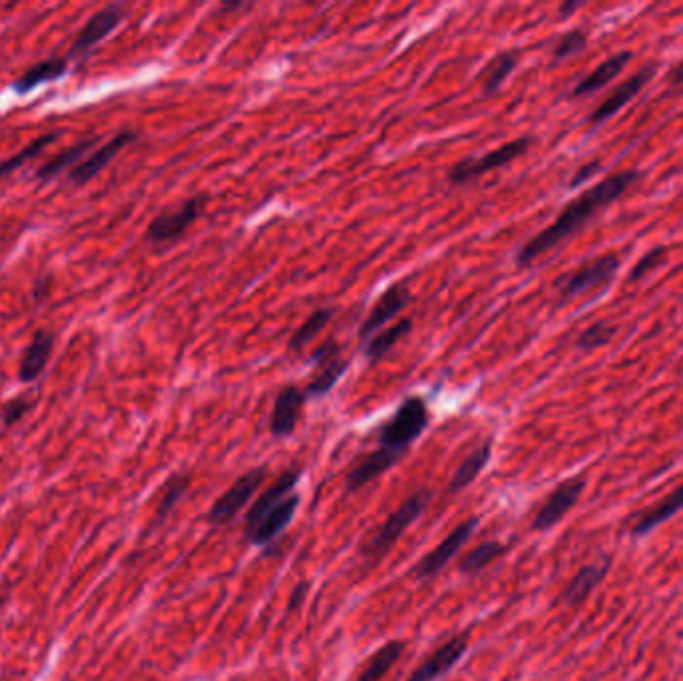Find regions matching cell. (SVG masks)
<instances>
[{
    "mask_svg": "<svg viewBox=\"0 0 683 681\" xmlns=\"http://www.w3.org/2000/svg\"><path fill=\"white\" fill-rule=\"evenodd\" d=\"M30 408H32V402L26 396H16V398H10L8 402H4L0 406L2 428H10V426L18 424L28 414Z\"/></svg>",
    "mask_w": 683,
    "mask_h": 681,
    "instance_id": "8d00e7d4",
    "label": "cell"
},
{
    "mask_svg": "<svg viewBox=\"0 0 683 681\" xmlns=\"http://www.w3.org/2000/svg\"><path fill=\"white\" fill-rule=\"evenodd\" d=\"M584 488H586V482L582 478H572V480L562 482L544 502L540 512L536 514L532 528L536 532H546L554 528L576 506V502L584 494Z\"/></svg>",
    "mask_w": 683,
    "mask_h": 681,
    "instance_id": "5bb4252c",
    "label": "cell"
},
{
    "mask_svg": "<svg viewBox=\"0 0 683 681\" xmlns=\"http://www.w3.org/2000/svg\"><path fill=\"white\" fill-rule=\"evenodd\" d=\"M640 178V170H622L610 174L590 190L582 192L578 198L564 206V210L548 228H544L542 232H538L522 244V248L516 252V266L528 268L546 252L570 240L574 234L584 230L600 212H604L610 204L622 198Z\"/></svg>",
    "mask_w": 683,
    "mask_h": 681,
    "instance_id": "6da1fadb",
    "label": "cell"
},
{
    "mask_svg": "<svg viewBox=\"0 0 683 681\" xmlns=\"http://www.w3.org/2000/svg\"><path fill=\"white\" fill-rule=\"evenodd\" d=\"M310 364L314 366V374L304 388L306 396L310 400H318L326 396L342 378V374L348 370V360H342L340 344L330 338L324 344H320L314 354L310 356Z\"/></svg>",
    "mask_w": 683,
    "mask_h": 681,
    "instance_id": "ba28073f",
    "label": "cell"
},
{
    "mask_svg": "<svg viewBox=\"0 0 683 681\" xmlns=\"http://www.w3.org/2000/svg\"><path fill=\"white\" fill-rule=\"evenodd\" d=\"M414 328V320L412 318H402L396 324H392L390 328L378 332L370 342L364 344V354L370 362H380L384 356L390 354V350H394Z\"/></svg>",
    "mask_w": 683,
    "mask_h": 681,
    "instance_id": "d4e9b609",
    "label": "cell"
},
{
    "mask_svg": "<svg viewBox=\"0 0 683 681\" xmlns=\"http://www.w3.org/2000/svg\"><path fill=\"white\" fill-rule=\"evenodd\" d=\"M430 408L422 396L406 398L378 430V450L402 460L430 424Z\"/></svg>",
    "mask_w": 683,
    "mask_h": 681,
    "instance_id": "7a4b0ae2",
    "label": "cell"
},
{
    "mask_svg": "<svg viewBox=\"0 0 683 681\" xmlns=\"http://www.w3.org/2000/svg\"><path fill=\"white\" fill-rule=\"evenodd\" d=\"M98 140H100L98 136H94V138H84V140H80L78 144H74V146L62 150L60 154H56L54 158L46 160V162L36 170V178L42 180V182H46V180H52L54 176H58L62 170L74 168V166L80 164L82 158L94 148V144H98Z\"/></svg>",
    "mask_w": 683,
    "mask_h": 681,
    "instance_id": "cb8c5ba5",
    "label": "cell"
},
{
    "mask_svg": "<svg viewBox=\"0 0 683 681\" xmlns=\"http://www.w3.org/2000/svg\"><path fill=\"white\" fill-rule=\"evenodd\" d=\"M508 546L502 542H484L476 546L462 562H460V572L466 576H476L482 570H486L490 564H494L502 554H506Z\"/></svg>",
    "mask_w": 683,
    "mask_h": 681,
    "instance_id": "1f68e13d",
    "label": "cell"
},
{
    "mask_svg": "<svg viewBox=\"0 0 683 681\" xmlns=\"http://www.w3.org/2000/svg\"><path fill=\"white\" fill-rule=\"evenodd\" d=\"M124 16H126L124 4H108L102 10H98L96 14H92L90 20L80 30L78 38L74 40V44L70 48V56H74V58L88 56L94 50V46H98L104 38L110 36V32H114L118 28V24L124 20Z\"/></svg>",
    "mask_w": 683,
    "mask_h": 681,
    "instance_id": "8fae6325",
    "label": "cell"
},
{
    "mask_svg": "<svg viewBox=\"0 0 683 681\" xmlns=\"http://www.w3.org/2000/svg\"><path fill=\"white\" fill-rule=\"evenodd\" d=\"M410 290L404 282H396L390 288H386V292L376 300L374 308L370 310V314L366 316L358 336L360 340L366 344L370 342L378 332H382V328L394 320L396 316H400L404 312V308L410 302Z\"/></svg>",
    "mask_w": 683,
    "mask_h": 681,
    "instance_id": "7c38bea8",
    "label": "cell"
},
{
    "mask_svg": "<svg viewBox=\"0 0 683 681\" xmlns=\"http://www.w3.org/2000/svg\"><path fill=\"white\" fill-rule=\"evenodd\" d=\"M532 148V138L530 136H522L516 140H510L498 148H494L488 154L482 156H472V158H464L460 160L450 172H448V180L450 184H468L472 180H478L480 176L498 170L502 166H508L510 162H514L516 158L524 156L528 150Z\"/></svg>",
    "mask_w": 683,
    "mask_h": 681,
    "instance_id": "5b68a950",
    "label": "cell"
},
{
    "mask_svg": "<svg viewBox=\"0 0 683 681\" xmlns=\"http://www.w3.org/2000/svg\"><path fill=\"white\" fill-rule=\"evenodd\" d=\"M138 138L136 132L132 130H124L120 134H116L112 140H108L106 144H102L100 148H96L90 156H86L80 164H76L74 168L68 170V180L76 186H84L86 182H90L96 174H100L110 162L112 158L124 150L128 144H132Z\"/></svg>",
    "mask_w": 683,
    "mask_h": 681,
    "instance_id": "9a60e30c",
    "label": "cell"
},
{
    "mask_svg": "<svg viewBox=\"0 0 683 681\" xmlns=\"http://www.w3.org/2000/svg\"><path fill=\"white\" fill-rule=\"evenodd\" d=\"M586 4L584 2H564L562 6H560V16H572L574 12H578L580 8H584Z\"/></svg>",
    "mask_w": 683,
    "mask_h": 681,
    "instance_id": "b9f144b4",
    "label": "cell"
},
{
    "mask_svg": "<svg viewBox=\"0 0 683 681\" xmlns=\"http://www.w3.org/2000/svg\"><path fill=\"white\" fill-rule=\"evenodd\" d=\"M622 260L618 254H604L596 260H590L576 270L564 274L556 280V290L562 300L578 298L582 294L606 288L618 274Z\"/></svg>",
    "mask_w": 683,
    "mask_h": 681,
    "instance_id": "277c9868",
    "label": "cell"
},
{
    "mask_svg": "<svg viewBox=\"0 0 683 681\" xmlns=\"http://www.w3.org/2000/svg\"><path fill=\"white\" fill-rule=\"evenodd\" d=\"M60 136V132H50V134H44V136H38L36 140H32L28 146H24L18 154H14V156H10V158H6L4 162H0V178H4V176H8L10 172H14V170H18V168H22L28 160H32V158H36V156H40L44 150H46V146L48 144H52L56 138Z\"/></svg>",
    "mask_w": 683,
    "mask_h": 681,
    "instance_id": "d6a6232c",
    "label": "cell"
},
{
    "mask_svg": "<svg viewBox=\"0 0 683 681\" xmlns=\"http://www.w3.org/2000/svg\"><path fill=\"white\" fill-rule=\"evenodd\" d=\"M206 202L208 198L198 194V196L184 200L174 210H164L148 224L146 240L154 246L176 244L186 234V230L194 224V220L202 214Z\"/></svg>",
    "mask_w": 683,
    "mask_h": 681,
    "instance_id": "8992f818",
    "label": "cell"
},
{
    "mask_svg": "<svg viewBox=\"0 0 683 681\" xmlns=\"http://www.w3.org/2000/svg\"><path fill=\"white\" fill-rule=\"evenodd\" d=\"M602 170V160H590V162H586L576 174H574V178H572V182H570V188H578V186H582L584 182H588L594 174H598Z\"/></svg>",
    "mask_w": 683,
    "mask_h": 681,
    "instance_id": "74e56055",
    "label": "cell"
},
{
    "mask_svg": "<svg viewBox=\"0 0 683 681\" xmlns=\"http://www.w3.org/2000/svg\"><path fill=\"white\" fill-rule=\"evenodd\" d=\"M50 286H52V278L50 276H42L36 284H34V288H32V298L38 302V300H42L46 294H50Z\"/></svg>",
    "mask_w": 683,
    "mask_h": 681,
    "instance_id": "f35d334b",
    "label": "cell"
},
{
    "mask_svg": "<svg viewBox=\"0 0 683 681\" xmlns=\"http://www.w3.org/2000/svg\"><path fill=\"white\" fill-rule=\"evenodd\" d=\"M618 332V326L606 322V320H600V322H594L590 328H586L578 340H576V346L580 350H586V352H592V350H598L606 344H610L614 340Z\"/></svg>",
    "mask_w": 683,
    "mask_h": 681,
    "instance_id": "e575fe53",
    "label": "cell"
},
{
    "mask_svg": "<svg viewBox=\"0 0 683 681\" xmlns=\"http://www.w3.org/2000/svg\"><path fill=\"white\" fill-rule=\"evenodd\" d=\"M400 460L382 452V450H374L370 456H366L360 464H356L348 474H346V490L348 492H356L360 488H364L366 484H370L372 480L380 478L384 472H388L392 466H396Z\"/></svg>",
    "mask_w": 683,
    "mask_h": 681,
    "instance_id": "44dd1931",
    "label": "cell"
},
{
    "mask_svg": "<svg viewBox=\"0 0 683 681\" xmlns=\"http://www.w3.org/2000/svg\"><path fill=\"white\" fill-rule=\"evenodd\" d=\"M492 448H494V442H492V438H488V440L482 442L476 450H472V452L466 456V460L458 466V470H456V474H454V478H452L448 490H450V492H460V490H464L466 486H470V484L482 474V470L488 466V462H490V458H492Z\"/></svg>",
    "mask_w": 683,
    "mask_h": 681,
    "instance_id": "484cf974",
    "label": "cell"
},
{
    "mask_svg": "<svg viewBox=\"0 0 683 681\" xmlns=\"http://www.w3.org/2000/svg\"><path fill=\"white\" fill-rule=\"evenodd\" d=\"M658 72V62H646L644 66H640L632 76H628L622 84H618L592 112L590 116V124L598 126L606 120H610L612 116H616L624 106H628L646 86L650 80H654Z\"/></svg>",
    "mask_w": 683,
    "mask_h": 681,
    "instance_id": "9c48e42d",
    "label": "cell"
},
{
    "mask_svg": "<svg viewBox=\"0 0 683 681\" xmlns=\"http://www.w3.org/2000/svg\"><path fill=\"white\" fill-rule=\"evenodd\" d=\"M266 478V468H254L246 474H242L208 510L206 520L212 526H224L228 522H232L244 508L246 504L252 500V496L258 492V488L262 486Z\"/></svg>",
    "mask_w": 683,
    "mask_h": 681,
    "instance_id": "52a82bcc",
    "label": "cell"
},
{
    "mask_svg": "<svg viewBox=\"0 0 683 681\" xmlns=\"http://www.w3.org/2000/svg\"><path fill=\"white\" fill-rule=\"evenodd\" d=\"M518 66V54L514 50H506L496 54L480 72V84H482V92L486 96L498 92L502 88V84L508 80V76L516 70Z\"/></svg>",
    "mask_w": 683,
    "mask_h": 681,
    "instance_id": "83f0119b",
    "label": "cell"
},
{
    "mask_svg": "<svg viewBox=\"0 0 683 681\" xmlns=\"http://www.w3.org/2000/svg\"><path fill=\"white\" fill-rule=\"evenodd\" d=\"M432 500V492L422 488L414 492L402 506L378 528V532L364 544V556L370 560H380L384 558L390 548L400 540V536L422 516V512L428 508Z\"/></svg>",
    "mask_w": 683,
    "mask_h": 681,
    "instance_id": "3957f363",
    "label": "cell"
},
{
    "mask_svg": "<svg viewBox=\"0 0 683 681\" xmlns=\"http://www.w3.org/2000/svg\"><path fill=\"white\" fill-rule=\"evenodd\" d=\"M300 504V496L292 494L284 502H280L272 512L264 516V520L246 536L254 546H268L272 544L292 522Z\"/></svg>",
    "mask_w": 683,
    "mask_h": 681,
    "instance_id": "ac0fdd59",
    "label": "cell"
},
{
    "mask_svg": "<svg viewBox=\"0 0 683 681\" xmlns=\"http://www.w3.org/2000/svg\"><path fill=\"white\" fill-rule=\"evenodd\" d=\"M590 42V36L584 28H572L568 30L566 34H562L558 38V42L554 44L552 48V60L554 62H562V60H568L576 54H580Z\"/></svg>",
    "mask_w": 683,
    "mask_h": 681,
    "instance_id": "836d02e7",
    "label": "cell"
},
{
    "mask_svg": "<svg viewBox=\"0 0 683 681\" xmlns=\"http://www.w3.org/2000/svg\"><path fill=\"white\" fill-rule=\"evenodd\" d=\"M632 56L634 54L630 50H622V52L606 58L600 66H596L588 76H584L576 84V88L572 90V96H586V94H592V92L604 88L626 68V64L632 60Z\"/></svg>",
    "mask_w": 683,
    "mask_h": 681,
    "instance_id": "ffe728a7",
    "label": "cell"
},
{
    "mask_svg": "<svg viewBox=\"0 0 683 681\" xmlns=\"http://www.w3.org/2000/svg\"><path fill=\"white\" fill-rule=\"evenodd\" d=\"M68 72V64L64 58H48L42 62H36L34 66H30L18 80H14L12 88L16 94H28L30 90L38 88L44 82H52L58 80L60 76H64Z\"/></svg>",
    "mask_w": 683,
    "mask_h": 681,
    "instance_id": "7402d4cb",
    "label": "cell"
},
{
    "mask_svg": "<svg viewBox=\"0 0 683 681\" xmlns=\"http://www.w3.org/2000/svg\"><path fill=\"white\" fill-rule=\"evenodd\" d=\"M608 574V566L604 564H594V566H586L582 568L576 578L570 582V586L564 592V602L568 606H580L588 600V596L598 588V584H602V580Z\"/></svg>",
    "mask_w": 683,
    "mask_h": 681,
    "instance_id": "4316f807",
    "label": "cell"
},
{
    "mask_svg": "<svg viewBox=\"0 0 683 681\" xmlns=\"http://www.w3.org/2000/svg\"><path fill=\"white\" fill-rule=\"evenodd\" d=\"M306 592H308V584H300V586L294 590V594H292V600H290V610H292V608H298V606L302 604V600H304Z\"/></svg>",
    "mask_w": 683,
    "mask_h": 681,
    "instance_id": "60d3db41",
    "label": "cell"
},
{
    "mask_svg": "<svg viewBox=\"0 0 683 681\" xmlns=\"http://www.w3.org/2000/svg\"><path fill=\"white\" fill-rule=\"evenodd\" d=\"M470 634L464 632L460 636H454L446 644H442L412 676L408 681H434L442 676H446L450 670L458 666V662L466 656L470 648Z\"/></svg>",
    "mask_w": 683,
    "mask_h": 681,
    "instance_id": "e0dca14e",
    "label": "cell"
},
{
    "mask_svg": "<svg viewBox=\"0 0 683 681\" xmlns=\"http://www.w3.org/2000/svg\"><path fill=\"white\" fill-rule=\"evenodd\" d=\"M683 510V484L674 490L670 496H666L660 504H656L654 508H650L646 514H642L634 528H632V536H646L652 530H656L660 524H664L666 520H670L672 516H676L678 512Z\"/></svg>",
    "mask_w": 683,
    "mask_h": 681,
    "instance_id": "603a6c76",
    "label": "cell"
},
{
    "mask_svg": "<svg viewBox=\"0 0 683 681\" xmlns=\"http://www.w3.org/2000/svg\"><path fill=\"white\" fill-rule=\"evenodd\" d=\"M52 352H54V334L50 330H36L20 358L18 380L24 384L34 382L44 372Z\"/></svg>",
    "mask_w": 683,
    "mask_h": 681,
    "instance_id": "d6986e66",
    "label": "cell"
},
{
    "mask_svg": "<svg viewBox=\"0 0 683 681\" xmlns=\"http://www.w3.org/2000/svg\"><path fill=\"white\" fill-rule=\"evenodd\" d=\"M4 606H6V596H0V612H2Z\"/></svg>",
    "mask_w": 683,
    "mask_h": 681,
    "instance_id": "7bdbcfd3",
    "label": "cell"
},
{
    "mask_svg": "<svg viewBox=\"0 0 683 681\" xmlns=\"http://www.w3.org/2000/svg\"><path fill=\"white\" fill-rule=\"evenodd\" d=\"M406 644L400 640H392L384 644L366 664L362 674L358 676V681H380L392 668L394 664L404 656Z\"/></svg>",
    "mask_w": 683,
    "mask_h": 681,
    "instance_id": "f1b7e54d",
    "label": "cell"
},
{
    "mask_svg": "<svg viewBox=\"0 0 683 681\" xmlns=\"http://www.w3.org/2000/svg\"><path fill=\"white\" fill-rule=\"evenodd\" d=\"M334 316V310L332 308H320L316 312H312L304 322L302 326L290 336L288 340V350L290 352H300L304 350L332 320Z\"/></svg>",
    "mask_w": 683,
    "mask_h": 681,
    "instance_id": "f546056e",
    "label": "cell"
},
{
    "mask_svg": "<svg viewBox=\"0 0 683 681\" xmlns=\"http://www.w3.org/2000/svg\"><path fill=\"white\" fill-rule=\"evenodd\" d=\"M478 524L480 520L474 516V518L464 520L460 526H456L440 546H436L428 556H424L414 566V578L424 582V580L438 576L446 568V564L468 544L470 536L478 530Z\"/></svg>",
    "mask_w": 683,
    "mask_h": 681,
    "instance_id": "30bf717a",
    "label": "cell"
},
{
    "mask_svg": "<svg viewBox=\"0 0 683 681\" xmlns=\"http://www.w3.org/2000/svg\"><path fill=\"white\" fill-rule=\"evenodd\" d=\"M188 486H190V476L188 474H174V476L168 478V482L164 484V492H162V498L158 502L156 514H154V526H162L168 520V516L176 508V504L186 494Z\"/></svg>",
    "mask_w": 683,
    "mask_h": 681,
    "instance_id": "4dcf8cb0",
    "label": "cell"
},
{
    "mask_svg": "<svg viewBox=\"0 0 683 681\" xmlns=\"http://www.w3.org/2000/svg\"><path fill=\"white\" fill-rule=\"evenodd\" d=\"M666 80H668L670 86H680V84H683V58L680 62H676V66L668 72Z\"/></svg>",
    "mask_w": 683,
    "mask_h": 681,
    "instance_id": "ab89813d",
    "label": "cell"
},
{
    "mask_svg": "<svg viewBox=\"0 0 683 681\" xmlns=\"http://www.w3.org/2000/svg\"><path fill=\"white\" fill-rule=\"evenodd\" d=\"M666 260H668V248H666L664 244L654 246V248L648 250V252L638 260V264L632 268V272H630V282H640V280H644L648 274H652L654 270H658Z\"/></svg>",
    "mask_w": 683,
    "mask_h": 681,
    "instance_id": "d590c367",
    "label": "cell"
},
{
    "mask_svg": "<svg viewBox=\"0 0 683 681\" xmlns=\"http://www.w3.org/2000/svg\"><path fill=\"white\" fill-rule=\"evenodd\" d=\"M306 400H308L306 392L296 384H286L278 392L274 400L272 416H270V432L274 438L282 440L294 434L296 426L302 420Z\"/></svg>",
    "mask_w": 683,
    "mask_h": 681,
    "instance_id": "4fadbf2b",
    "label": "cell"
},
{
    "mask_svg": "<svg viewBox=\"0 0 683 681\" xmlns=\"http://www.w3.org/2000/svg\"><path fill=\"white\" fill-rule=\"evenodd\" d=\"M302 478V468H290L284 474H280V478L268 486L262 496H258V500L252 504V508L246 514V524H244V536H248L262 520L268 512H272L280 502H284L288 496L294 494V488L298 486Z\"/></svg>",
    "mask_w": 683,
    "mask_h": 681,
    "instance_id": "2e32d148",
    "label": "cell"
}]
</instances>
